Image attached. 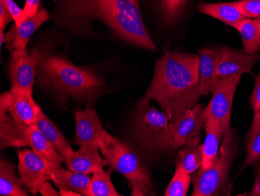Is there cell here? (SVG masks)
Returning <instances> with one entry per match:
<instances>
[{"label":"cell","mask_w":260,"mask_h":196,"mask_svg":"<svg viewBox=\"0 0 260 196\" xmlns=\"http://www.w3.org/2000/svg\"><path fill=\"white\" fill-rule=\"evenodd\" d=\"M242 75L220 77L212 92L211 99L206 106V118L218 123L223 134L231 129L232 102Z\"/></svg>","instance_id":"7"},{"label":"cell","mask_w":260,"mask_h":196,"mask_svg":"<svg viewBox=\"0 0 260 196\" xmlns=\"http://www.w3.org/2000/svg\"><path fill=\"white\" fill-rule=\"evenodd\" d=\"M170 121L165 112L150 104L147 96L140 99L134 121V137L140 151L154 159L175 150Z\"/></svg>","instance_id":"4"},{"label":"cell","mask_w":260,"mask_h":196,"mask_svg":"<svg viewBox=\"0 0 260 196\" xmlns=\"http://www.w3.org/2000/svg\"><path fill=\"white\" fill-rule=\"evenodd\" d=\"M0 1H2L4 5L8 9L10 14H11L13 19H14V22H15V25L17 27H19L27 19V17L26 16L25 13H24V10H22L14 2V0H0Z\"/></svg>","instance_id":"32"},{"label":"cell","mask_w":260,"mask_h":196,"mask_svg":"<svg viewBox=\"0 0 260 196\" xmlns=\"http://www.w3.org/2000/svg\"><path fill=\"white\" fill-rule=\"evenodd\" d=\"M206 121V106L197 104L179 119L170 122L169 125L175 149H180L194 137H200Z\"/></svg>","instance_id":"11"},{"label":"cell","mask_w":260,"mask_h":196,"mask_svg":"<svg viewBox=\"0 0 260 196\" xmlns=\"http://www.w3.org/2000/svg\"><path fill=\"white\" fill-rule=\"evenodd\" d=\"M38 67L42 86L54 88L77 99H92L105 86L93 71L77 67L62 57H42Z\"/></svg>","instance_id":"3"},{"label":"cell","mask_w":260,"mask_h":196,"mask_svg":"<svg viewBox=\"0 0 260 196\" xmlns=\"http://www.w3.org/2000/svg\"><path fill=\"white\" fill-rule=\"evenodd\" d=\"M35 125L43 133L47 139L50 142L57 153L63 158L64 160L72 156L74 153L72 147L69 144L58 127L45 116L42 109H41L38 115Z\"/></svg>","instance_id":"21"},{"label":"cell","mask_w":260,"mask_h":196,"mask_svg":"<svg viewBox=\"0 0 260 196\" xmlns=\"http://www.w3.org/2000/svg\"><path fill=\"white\" fill-rule=\"evenodd\" d=\"M204 128L206 136L203 144V163L201 168L208 169L218 156L220 151L219 147L223 132L220 124L212 119L207 120Z\"/></svg>","instance_id":"22"},{"label":"cell","mask_w":260,"mask_h":196,"mask_svg":"<svg viewBox=\"0 0 260 196\" xmlns=\"http://www.w3.org/2000/svg\"><path fill=\"white\" fill-rule=\"evenodd\" d=\"M90 179L88 175L81 173L67 171L62 168H55L50 171L52 180L59 190H71L84 195Z\"/></svg>","instance_id":"20"},{"label":"cell","mask_w":260,"mask_h":196,"mask_svg":"<svg viewBox=\"0 0 260 196\" xmlns=\"http://www.w3.org/2000/svg\"><path fill=\"white\" fill-rule=\"evenodd\" d=\"M221 57L217 67V75L220 77L251 74L252 67L258 62L259 55L249 54L229 47H223Z\"/></svg>","instance_id":"14"},{"label":"cell","mask_w":260,"mask_h":196,"mask_svg":"<svg viewBox=\"0 0 260 196\" xmlns=\"http://www.w3.org/2000/svg\"><path fill=\"white\" fill-rule=\"evenodd\" d=\"M198 10L200 13L223 21L235 29H239V25L247 18L241 14L233 3H202L199 6Z\"/></svg>","instance_id":"19"},{"label":"cell","mask_w":260,"mask_h":196,"mask_svg":"<svg viewBox=\"0 0 260 196\" xmlns=\"http://www.w3.org/2000/svg\"><path fill=\"white\" fill-rule=\"evenodd\" d=\"M232 3L247 18L260 17V0H239Z\"/></svg>","instance_id":"31"},{"label":"cell","mask_w":260,"mask_h":196,"mask_svg":"<svg viewBox=\"0 0 260 196\" xmlns=\"http://www.w3.org/2000/svg\"><path fill=\"white\" fill-rule=\"evenodd\" d=\"M12 20H14V19L8 9L2 1H0V32H4L7 24Z\"/></svg>","instance_id":"33"},{"label":"cell","mask_w":260,"mask_h":196,"mask_svg":"<svg viewBox=\"0 0 260 196\" xmlns=\"http://www.w3.org/2000/svg\"><path fill=\"white\" fill-rule=\"evenodd\" d=\"M10 105L9 92L0 96V146L7 147H23L29 146L28 126L12 116L8 112Z\"/></svg>","instance_id":"10"},{"label":"cell","mask_w":260,"mask_h":196,"mask_svg":"<svg viewBox=\"0 0 260 196\" xmlns=\"http://www.w3.org/2000/svg\"><path fill=\"white\" fill-rule=\"evenodd\" d=\"M42 0H26L25 6H24V13L27 17H32L38 12L40 3ZM54 2L58 3L59 0H52Z\"/></svg>","instance_id":"34"},{"label":"cell","mask_w":260,"mask_h":196,"mask_svg":"<svg viewBox=\"0 0 260 196\" xmlns=\"http://www.w3.org/2000/svg\"><path fill=\"white\" fill-rule=\"evenodd\" d=\"M255 20H256L257 24H258V29H259L260 32V17H257V18H255Z\"/></svg>","instance_id":"38"},{"label":"cell","mask_w":260,"mask_h":196,"mask_svg":"<svg viewBox=\"0 0 260 196\" xmlns=\"http://www.w3.org/2000/svg\"><path fill=\"white\" fill-rule=\"evenodd\" d=\"M27 135L29 146L45 162L50 171L61 167L63 158L57 153L55 148L37 126L35 124L29 126Z\"/></svg>","instance_id":"18"},{"label":"cell","mask_w":260,"mask_h":196,"mask_svg":"<svg viewBox=\"0 0 260 196\" xmlns=\"http://www.w3.org/2000/svg\"><path fill=\"white\" fill-rule=\"evenodd\" d=\"M237 151V143L232 130L223 134V141L214 163L208 169L200 167L192 176L193 196H213L221 194L229 179L231 166Z\"/></svg>","instance_id":"6"},{"label":"cell","mask_w":260,"mask_h":196,"mask_svg":"<svg viewBox=\"0 0 260 196\" xmlns=\"http://www.w3.org/2000/svg\"><path fill=\"white\" fill-rule=\"evenodd\" d=\"M10 105L8 112L12 116L27 126L35 124L41 107L34 100L32 95L27 94L20 89L11 88L10 92Z\"/></svg>","instance_id":"16"},{"label":"cell","mask_w":260,"mask_h":196,"mask_svg":"<svg viewBox=\"0 0 260 196\" xmlns=\"http://www.w3.org/2000/svg\"><path fill=\"white\" fill-rule=\"evenodd\" d=\"M188 0H157L164 22L168 26L174 25L183 14Z\"/></svg>","instance_id":"27"},{"label":"cell","mask_w":260,"mask_h":196,"mask_svg":"<svg viewBox=\"0 0 260 196\" xmlns=\"http://www.w3.org/2000/svg\"><path fill=\"white\" fill-rule=\"evenodd\" d=\"M10 74L12 87L32 95L37 66L42 58L40 50L27 52V49L10 50Z\"/></svg>","instance_id":"8"},{"label":"cell","mask_w":260,"mask_h":196,"mask_svg":"<svg viewBox=\"0 0 260 196\" xmlns=\"http://www.w3.org/2000/svg\"><path fill=\"white\" fill-rule=\"evenodd\" d=\"M76 120V134L74 142L78 146L85 143H93L100 146L105 139L107 131L98 117L95 111L90 107L74 114Z\"/></svg>","instance_id":"13"},{"label":"cell","mask_w":260,"mask_h":196,"mask_svg":"<svg viewBox=\"0 0 260 196\" xmlns=\"http://www.w3.org/2000/svg\"><path fill=\"white\" fill-rule=\"evenodd\" d=\"M99 151V146L93 143L82 145L72 156L65 159L67 167L70 171L86 175L104 171V166L108 163L102 159Z\"/></svg>","instance_id":"15"},{"label":"cell","mask_w":260,"mask_h":196,"mask_svg":"<svg viewBox=\"0 0 260 196\" xmlns=\"http://www.w3.org/2000/svg\"><path fill=\"white\" fill-rule=\"evenodd\" d=\"M221 57L220 49H201L199 51L200 59V93L207 96L213 92L219 80L217 67Z\"/></svg>","instance_id":"17"},{"label":"cell","mask_w":260,"mask_h":196,"mask_svg":"<svg viewBox=\"0 0 260 196\" xmlns=\"http://www.w3.org/2000/svg\"><path fill=\"white\" fill-rule=\"evenodd\" d=\"M14 172V165L1 158L0 161V195L28 196Z\"/></svg>","instance_id":"23"},{"label":"cell","mask_w":260,"mask_h":196,"mask_svg":"<svg viewBox=\"0 0 260 196\" xmlns=\"http://www.w3.org/2000/svg\"><path fill=\"white\" fill-rule=\"evenodd\" d=\"M39 192L43 196H58V194H59L58 192H57V191L54 189L52 184L48 181H45V182L42 184V188L39 190Z\"/></svg>","instance_id":"35"},{"label":"cell","mask_w":260,"mask_h":196,"mask_svg":"<svg viewBox=\"0 0 260 196\" xmlns=\"http://www.w3.org/2000/svg\"><path fill=\"white\" fill-rule=\"evenodd\" d=\"M99 149L111 168L128 180L132 195H153L148 167L132 146L108 132Z\"/></svg>","instance_id":"5"},{"label":"cell","mask_w":260,"mask_h":196,"mask_svg":"<svg viewBox=\"0 0 260 196\" xmlns=\"http://www.w3.org/2000/svg\"><path fill=\"white\" fill-rule=\"evenodd\" d=\"M200 59L195 54L169 52L156 62L146 96L154 99L173 122L198 104Z\"/></svg>","instance_id":"2"},{"label":"cell","mask_w":260,"mask_h":196,"mask_svg":"<svg viewBox=\"0 0 260 196\" xmlns=\"http://www.w3.org/2000/svg\"><path fill=\"white\" fill-rule=\"evenodd\" d=\"M18 172L23 187L32 194L39 192L42 184L50 180V170L33 150L18 152Z\"/></svg>","instance_id":"9"},{"label":"cell","mask_w":260,"mask_h":196,"mask_svg":"<svg viewBox=\"0 0 260 196\" xmlns=\"http://www.w3.org/2000/svg\"><path fill=\"white\" fill-rule=\"evenodd\" d=\"M179 155L178 162L182 169L189 175L195 173L203 163V145H200V137H194L181 147Z\"/></svg>","instance_id":"24"},{"label":"cell","mask_w":260,"mask_h":196,"mask_svg":"<svg viewBox=\"0 0 260 196\" xmlns=\"http://www.w3.org/2000/svg\"><path fill=\"white\" fill-rule=\"evenodd\" d=\"M85 196H120L111 180V171L93 173Z\"/></svg>","instance_id":"25"},{"label":"cell","mask_w":260,"mask_h":196,"mask_svg":"<svg viewBox=\"0 0 260 196\" xmlns=\"http://www.w3.org/2000/svg\"><path fill=\"white\" fill-rule=\"evenodd\" d=\"M49 19V13L40 6L38 12L32 17H27L19 27L14 25L7 34L0 32V45L6 43L10 50H24L32 35Z\"/></svg>","instance_id":"12"},{"label":"cell","mask_w":260,"mask_h":196,"mask_svg":"<svg viewBox=\"0 0 260 196\" xmlns=\"http://www.w3.org/2000/svg\"><path fill=\"white\" fill-rule=\"evenodd\" d=\"M59 195L62 196H80L82 195L80 193L76 191H71V190H60L58 192Z\"/></svg>","instance_id":"37"},{"label":"cell","mask_w":260,"mask_h":196,"mask_svg":"<svg viewBox=\"0 0 260 196\" xmlns=\"http://www.w3.org/2000/svg\"><path fill=\"white\" fill-rule=\"evenodd\" d=\"M249 195L260 196V164L256 171L253 187H252V190L249 192Z\"/></svg>","instance_id":"36"},{"label":"cell","mask_w":260,"mask_h":196,"mask_svg":"<svg viewBox=\"0 0 260 196\" xmlns=\"http://www.w3.org/2000/svg\"><path fill=\"white\" fill-rule=\"evenodd\" d=\"M237 30L240 34L245 52L255 54L260 50V32L255 18L245 19Z\"/></svg>","instance_id":"26"},{"label":"cell","mask_w":260,"mask_h":196,"mask_svg":"<svg viewBox=\"0 0 260 196\" xmlns=\"http://www.w3.org/2000/svg\"><path fill=\"white\" fill-rule=\"evenodd\" d=\"M192 177L182 169L179 162H177L176 168L172 181L165 190V196H185L190 186Z\"/></svg>","instance_id":"28"},{"label":"cell","mask_w":260,"mask_h":196,"mask_svg":"<svg viewBox=\"0 0 260 196\" xmlns=\"http://www.w3.org/2000/svg\"><path fill=\"white\" fill-rule=\"evenodd\" d=\"M251 105L253 109L254 116L249 134H253L260 129V74L255 79V86L251 97Z\"/></svg>","instance_id":"30"},{"label":"cell","mask_w":260,"mask_h":196,"mask_svg":"<svg viewBox=\"0 0 260 196\" xmlns=\"http://www.w3.org/2000/svg\"><path fill=\"white\" fill-rule=\"evenodd\" d=\"M54 20L74 32L90 20L105 23L117 37L142 49L153 50L152 40L142 18L138 0H59Z\"/></svg>","instance_id":"1"},{"label":"cell","mask_w":260,"mask_h":196,"mask_svg":"<svg viewBox=\"0 0 260 196\" xmlns=\"http://www.w3.org/2000/svg\"><path fill=\"white\" fill-rule=\"evenodd\" d=\"M260 159V129L248 136L247 154L244 167L250 166Z\"/></svg>","instance_id":"29"}]
</instances>
